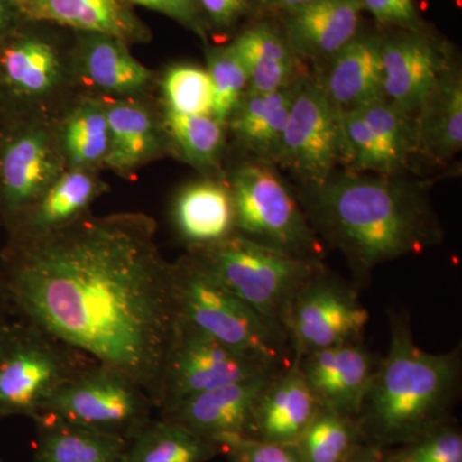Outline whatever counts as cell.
Listing matches in <instances>:
<instances>
[{
	"mask_svg": "<svg viewBox=\"0 0 462 462\" xmlns=\"http://www.w3.org/2000/svg\"><path fill=\"white\" fill-rule=\"evenodd\" d=\"M105 191L96 170L66 169L35 205L9 227L11 239H32L80 220Z\"/></svg>",
	"mask_w": 462,
	"mask_h": 462,
	"instance_id": "obj_20",
	"label": "cell"
},
{
	"mask_svg": "<svg viewBox=\"0 0 462 462\" xmlns=\"http://www.w3.org/2000/svg\"><path fill=\"white\" fill-rule=\"evenodd\" d=\"M203 16L215 29L227 30L236 25L252 7L254 0H197Z\"/></svg>",
	"mask_w": 462,
	"mask_h": 462,
	"instance_id": "obj_41",
	"label": "cell"
},
{
	"mask_svg": "<svg viewBox=\"0 0 462 462\" xmlns=\"http://www.w3.org/2000/svg\"><path fill=\"white\" fill-rule=\"evenodd\" d=\"M282 367L287 366L236 351L178 316L163 369L158 412L185 398Z\"/></svg>",
	"mask_w": 462,
	"mask_h": 462,
	"instance_id": "obj_9",
	"label": "cell"
},
{
	"mask_svg": "<svg viewBox=\"0 0 462 462\" xmlns=\"http://www.w3.org/2000/svg\"><path fill=\"white\" fill-rule=\"evenodd\" d=\"M387 449L363 443L346 462H387Z\"/></svg>",
	"mask_w": 462,
	"mask_h": 462,
	"instance_id": "obj_43",
	"label": "cell"
},
{
	"mask_svg": "<svg viewBox=\"0 0 462 462\" xmlns=\"http://www.w3.org/2000/svg\"><path fill=\"white\" fill-rule=\"evenodd\" d=\"M67 169L96 170L107 156L109 130L103 99L85 97L57 129Z\"/></svg>",
	"mask_w": 462,
	"mask_h": 462,
	"instance_id": "obj_29",
	"label": "cell"
},
{
	"mask_svg": "<svg viewBox=\"0 0 462 462\" xmlns=\"http://www.w3.org/2000/svg\"><path fill=\"white\" fill-rule=\"evenodd\" d=\"M36 446L32 462H125L129 440L72 424L48 413L32 418Z\"/></svg>",
	"mask_w": 462,
	"mask_h": 462,
	"instance_id": "obj_27",
	"label": "cell"
},
{
	"mask_svg": "<svg viewBox=\"0 0 462 462\" xmlns=\"http://www.w3.org/2000/svg\"><path fill=\"white\" fill-rule=\"evenodd\" d=\"M342 163L349 172L394 176L400 171L360 112L340 111Z\"/></svg>",
	"mask_w": 462,
	"mask_h": 462,
	"instance_id": "obj_33",
	"label": "cell"
},
{
	"mask_svg": "<svg viewBox=\"0 0 462 462\" xmlns=\"http://www.w3.org/2000/svg\"><path fill=\"white\" fill-rule=\"evenodd\" d=\"M175 229L189 249L207 247L236 233V209L229 184L191 182L173 200Z\"/></svg>",
	"mask_w": 462,
	"mask_h": 462,
	"instance_id": "obj_25",
	"label": "cell"
},
{
	"mask_svg": "<svg viewBox=\"0 0 462 462\" xmlns=\"http://www.w3.org/2000/svg\"><path fill=\"white\" fill-rule=\"evenodd\" d=\"M163 129L181 157L190 165H217L225 145V125L212 116L180 115L165 109Z\"/></svg>",
	"mask_w": 462,
	"mask_h": 462,
	"instance_id": "obj_32",
	"label": "cell"
},
{
	"mask_svg": "<svg viewBox=\"0 0 462 462\" xmlns=\"http://www.w3.org/2000/svg\"><path fill=\"white\" fill-rule=\"evenodd\" d=\"M248 78V90L273 93L303 79L300 57L287 39L272 27L258 25L240 33L231 42Z\"/></svg>",
	"mask_w": 462,
	"mask_h": 462,
	"instance_id": "obj_28",
	"label": "cell"
},
{
	"mask_svg": "<svg viewBox=\"0 0 462 462\" xmlns=\"http://www.w3.org/2000/svg\"><path fill=\"white\" fill-rule=\"evenodd\" d=\"M361 0H316L285 12V36L298 57L331 60L354 41L360 25Z\"/></svg>",
	"mask_w": 462,
	"mask_h": 462,
	"instance_id": "obj_19",
	"label": "cell"
},
{
	"mask_svg": "<svg viewBox=\"0 0 462 462\" xmlns=\"http://www.w3.org/2000/svg\"><path fill=\"white\" fill-rule=\"evenodd\" d=\"M20 18L17 0H0V42L14 32Z\"/></svg>",
	"mask_w": 462,
	"mask_h": 462,
	"instance_id": "obj_42",
	"label": "cell"
},
{
	"mask_svg": "<svg viewBox=\"0 0 462 462\" xmlns=\"http://www.w3.org/2000/svg\"><path fill=\"white\" fill-rule=\"evenodd\" d=\"M0 289H5V276H3L2 264H0Z\"/></svg>",
	"mask_w": 462,
	"mask_h": 462,
	"instance_id": "obj_46",
	"label": "cell"
},
{
	"mask_svg": "<svg viewBox=\"0 0 462 462\" xmlns=\"http://www.w3.org/2000/svg\"><path fill=\"white\" fill-rule=\"evenodd\" d=\"M369 312L358 291L327 266L305 282L282 319L294 356L364 338Z\"/></svg>",
	"mask_w": 462,
	"mask_h": 462,
	"instance_id": "obj_10",
	"label": "cell"
},
{
	"mask_svg": "<svg viewBox=\"0 0 462 462\" xmlns=\"http://www.w3.org/2000/svg\"><path fill=\"white\" fill-rule=\"evenodd\" d=\"M189 254L258 314L281 325L298 291L325 266L324 261L291 256L239 233Z\"/></svg>",
	"mask_w": 462,
	"mask_h": 462,
	"instance_id": "obj_6",
	"label": "cell"
},
{
	"mask_svg": "<svg viewBox=\"0 0 462 462\" xmlns=\"http://www.w3.org/2000/svg\"><path fill=\"white\" fill-rule=\"evenodd\" d=\"M363 443L357 418L321 406L297 447L303 462H346Z\"/></svg>",
	"mask_w": 462,
	"mask_h": 462,
	"instance_id": "obj_31",
	"label": "cell"
},
{
	"mask_svg": "<svg viewBox=\"0 0 462 462\" xmlns=\"http://www.w3.org/2000/svg\"><path fill=\"white\" fill-rule=\"evenodd\" d=\"M415 153L446 163L462 148V75L451 65L413 116Z\"/></svg>",
	"mask_w": 462,
	"mask_h": 462,
	"instance_id": "obj_22",
	"label": "cell"
},
{
	"mask_svg": "<svg viewBox=\"0 0 462 462\" xmlns=\"http://www.w3.org/2000/svg\"><path fill=\"white\" fill-rule=\"evenodd\" d=\"M69 71L60 47L47 36L14 32L0 42V94L11 102H48L65 88Z\"/></svg>",
	"mask_w": 462,
	"mask_h": 462,
	"instance_id": "obj_14",
	"label": "cell"
},
{
	"mask_svg": "<svg viewBox=\"0 0 462 462\" xmlns=\"http://www.w3.org/2000/svg\"><path fill=\"white\" fill-rule=\"evenodd\" d=\"M320 407L294 357L289 366L273 374L261 392L247 438L297 445Z\"/></svg>",
	"mask_w": 462,
	"mask_h": 462,
	"instance_id": "obj_17",
	"label": "cell"
},
{
	"mask_svg": "<svg viewBox=\"0 0 462 462\" xmlns=\"http://www.w3.org/2000/svg\"><path fill=\"white\" fill-rule=\"evenodd\" d=\"M218 447L230 462H303L297 445L236 437L221 440Z\"/></svg>",
	"mask_w": 462,
	"mask_h": 462,
	"instance_id": "obj_38",
	"label": "cell"
},
{
	"mask_svg": "<svg viewBox=\"0 0 462 462\" xmlns=\"http://www.w3.org/2000/svg\"><path fill=\"white\" fill-rule=\"evenodd\" d=\"M127 5L151 9L206 39V18L197 0H126Z\"/></svg>",
	"mask_w": 462,
	"mask_h": 462,
	"instance_id": "obj_39",
	"label": "cell"
},
{
	"mask_svg": "<svg viewBox=\"0 0 462 462\" xmlns=\"http://www.w3.org/2000/svg\"><path fill=\"white\" fill-rule=\"evenodd\" d=\"M72 71L88 87L120 98H134L153 79L151 69L130 53L127 44L103 33H83Z\"/></svg>",
	"mask_w": 462,
	"mask_h": 462,
	"instance_id": "obj_21",
	"label": "cell"
},
{
	"mask_svg": "<svg viewBox=\"0 0 462 462\" xmlns=\"http://www.w3.org/2000/svg\"><path fill=\"white\" fill-rule=\"evenodd\" d=\"M143 214L85 215L32 239H11L0 264L18 314L124 373L158 411L176 312L172 264Z\"/></svg>",
	"mask_w": 462,
	"mask_h": 462,
	"instance_id": "obj_1",
	"label": "cell"
},
{
	"mask_svg": "<svg viewBox=\"0 0 462 462\" xmlns=\"http://www.w3.org/2000/svg\"><path fill=\"white\" fill-rule=\"evenodd\" d=\"M220 447L178 422L152 419L129 440L125 462H207Z\"/></svg>",
	"mask_w": 462,
	"mask_h": 462,
	"instance_id": "obj_30",
	"label": "cell"
},
{
	"mask_svg": "<svg viewBox=\"0 0 462 462\" xmlns=\"http://www.w3.org/2000/svg\"><path fill=\"white\" fill-rule=\"evenodd\" d=\"M171 264L179 318L242 354L279 366L293 363L287 331L279 322L258 314L193 254Z\"/></svg>",
	"mask_w": 462,
	"mask_h": 462,
	"instance_id": "obj_4",
	"label": "cell"
},
{
	"mask_svg": "<svg viewBox=\"0 0 462 462\" xmlns=\"http://www.w3.org/2000/svg\"><path fill=\"white\" fill-rule=\"evenodd\" d=\"M14 315V307L9 300L7 291H5V289H0V330Z\"/></svg>",
	"mask_w": 462,
	"mask_h": 462,
	"instance_id": "obj_45",
	"label": "cell"
},
{
	"mask_svg": "<svg viewBox=\"0 0 462 462\" xmlns=\"http://www.w3.org/2000/svg\"><path fill=\"white\" fill-rule=\"evenodd\" d=\"M278 163L315 189L342 163L340 111L320 83L303 79L289 111Z\"/></svg>",
	"mask_w": 462,
	"mask_h": 462,
	"instance_id": "obj_11",
	"label": "cell"
},
{
	"mask_svg": "<svg viewBox=\"0 0 462 462\" xmlns=\"http://www.w3.org/2000/svg\"><path fill=\"white\" fill-rule=\"evenodd\" d=\"M236 233L305 260L324 261V243L300 203L267 166L245 163L229 184Z\"/></svg>",
	"mask_w": 462,
	"mask_h": 462,
	"instance_id": "obj_7",
	"label": "cell"
},
{
	"mask_svg": "<svg viewBox=\"0 0 462 462\" xmlns=\"http://www.w3.org/2000/svg\"><path fill=\"white\" fill-rule=\"evenodd\" d=\"M279 370L185 398L160 411V418L178 422L216 445L227 438H247L258 397Z\"/></svg>",
	"mask_w": 462,
	"mask_h": 462,
	"instance_id": "obj_15",
	"label": "cell"
},
{
	"mask_svg": "<svg viewBox=\"0 0 462 462\" xmlns=\"http://www.w3.org/2000/svg\"><path fill=\"white\" fill-rule=\"evenodd\" d=\"M261 2H263L264 7L289 12L310 5V3H314L316 0H261Z\"/></svg>",
	"mask_w": 462,
	"mask_h": 462,
	"instance_id": "obj_44",
	"label": "cell"
},
{
	"mask_svg": "<svg viewBox=\"0 0 462 462\" xmlns=\"http://www.w3.org/2000/svg\"><path fill=\"white\" fill-rule=\"evenodd\" d=\"M305 208L316 234L346 257L357 291L379 264L420 254L442 239L425 190L394 176L333 175L306 189Z\"/></svg>",
	"mask_w": 462,
	"mask_h": 462,
	"instance_id": "obj_2",
	"label": "cell"
},
{
	"mask_svg": "<svg viewBox=\"0 0 462 462\" xmlns=\"http://www.w3.org/2000/svg\"><path fill=\"white\" fill-rule=\"evenodd\" d=\"M207 71L214 89L212 116L226 125L243 94L248 90V78L242 60L230 45L207 51Z\"/></svg>",
	"mask_w": 462,
	"mask_h": 462,
	"instance_id": "obj_35",
	"label": "cell"
},
{
	"mask_svg": "<svg viewBox=\"0 0 462 462\" xmlns=\"http://www.w3.org/2000/svg\"><path fill=\"white\" fill-rule=\"evenodd\" d=\"M109 130L107 156L103 166L129 176L162 152L163 125L133 98L103 99Z\"/></svg>",
	"mask_w": 462,
	"mask_h": 462,
	"instance_id": "obj_24",
	"label": "cell"
},
{
	"mask_svg": "<svg viewBox=\"0 0 462 462\" xmlns=\"http://www.w3.org/2000/svg\"><path fill=\"white\" fill-rule=\"evenodd\" d=\"M162 93L167 111L180 115L212 116L214 89L208 71L202 67H170L162 79Z\"/></svg>",
	"mask_w": 462,
	"mask_h": 462,
	"instance_id": "obj_34",
	"label": "cell"
},
{
	"mask_svg": "<svg viewBox=\"0 0 462 462\" xmlns=\"http://www.w3.org/2000/svg\"><path fill=\"white\" fill-rule=\"evenodd\" d=\"M302 80L273 93L245 91L227 120L240 144L261 160L278 163L289 111Z\"/></svg>",
	"mask_w": 462,
	"mask_h": 462,
	"instance_id": "obj_26",
	"label": "cell"
},
{
	"mask_svg": "<svg viewBox=\"0 0 462 462\" xmlns=\"http://www.w3.org/2000/svg\"><path fill=\"white\" fill-rule=\"evenodd\" d=\"M294 357L320 406L357 418L380 361L363 339Z\"/></svg>",
	"mask_w": 462,
	"mask_h": 462,
	"instance_id": "obj_13",
	"label": "cell"
},
{
	"mask_svg": "<svg viewBox=\"0 0 462 462\" xmlns=\"http://www.w3.org/2000/svg\"><path fill=\"white\" fill-rule=\"evenodd\" d=\"M96 363L14 310L0 330V419L33 418L66 383Z\"/></svg>",
	"mask_w": 462,
	"mask_h": 462,
	"instance_id": "obj_5",
	"label": "cell"
},
{
	"mask_svg": "<svg viewBox=\"0 0 462 462\" xmlns=\"http://www.w3.org/2000/svg\"><path fill=\"white\" fill-rule=\"evenodd\" d=\"M372 127L398 169L406 166L415 153V127L411 116L404 114L387 99L382 98L356 109Z\"/></svg>",
	"mask_w": 462,
	"mask_h": 462,
	"instance_id": "obj_36",
	"label": "cell"
},
{
	"mask_svg": "<svg viewBox=\"0 0 462 462\" xmlns=\"http://www.w3.org/2000/svg\"><path fill=\"white\" fill-rule=\"evenodd\" d=\"M391 343L365 394L357 420L364 442L392 448L454 419L462 354H430L415 343L407 312L389 311Z\"/></svg>",
	"mask_w": 462,
	"mask_h": 462,
	"instance_id": "obj_3",
	"label": "cell"
},
{
	"mask_svg": "<svg viewBox=\"0 0 462 462\" xmlns=\"http://www.w3.org/2000/svg\"><path fill=\"white\" fill-rule=\"evenodd\" d=\"M382 45L375 36H356L331 58L324 81L319 83L339 111H354L384 98Z\"/></svg>",
	"mask_w": 462,
	"mask_h": 462,
	"instance_id": "obj_23",
	"label": "cell"
},
{
	"mask_svg": "<svg viewBox=\"0 0 462 462\" xmlns=\"http://www.w3.org/2000/svg\"><path fill=\"white\" fill-rule=\"evenodd\" d=\"M23 20L50 23L83 33L114 36L125 44L151 39L126 0H17Z\"/></svg>",
	"mask_w": 462,
	"mask_h": 462,
	"instance_id": "obj_18",
	"label": "cell"
},
{
	"mask_svg": "<svg viewBox=\"0 0 462 462\" xmlns=\"http://www.w3.org/2000/svg\"><path fill=\"white\" fill-rule=\"evenodd\" d=\"M387 462H462V431L456 419L387 449Z\"/></svg>",
	"mask_w": 462,
	"mask_h": 462,
	"instance_id": "obj_37",
	"label": "cell"
},
{
	"mask_svg": "<svg viewBox=\"0 0 462 462\" xmlns=\"http://www.w3.org/2000/svg\"><path fill=\"white\" fill-rule=\"evenodd\" d=\"M451 65L447 51L419 32L383 41V97L413 118Z\"/></svg>",
	"mask_w": 462,
	"mask_h": 462,
	"instance_id": "obj_16",
	"label": "cell"
},
{
	"mask_svg": "<svg viewBox=\"0 0 462 462\" xmlns=\"http://www.w3.org/2000/svg\"><path fill=\"white\" fill-rule=\"evenodd\" d=\"M364 9L372 14L380 25L400 26L419 32L420 17L413 0H361Z\"/></svg>",
	"mask_w": 462,
	"mask_h": 462,
	"instance_id": "obj_40",
	"label": "cell"
},
{
	"mask_svg": "<svg viewBox=\"0 0 462 462\" xmlns=\"http://www.w3.org/2000/svg\"><path fill=\"white\" fill-rule=\"evenodd\" d=\"M153 410L156 407L138 383L96 363L66 383L36 415L48 413L130 440L152 420Z\"/></svg>",
	"mask_w": 462,
	"mask_h": 462,
	"instance_id": "obj_8",
	"label": "cell"
},
{
	"mask_svg": "<svg viewBox=\"0 0 462 462\" xmlns=\"http://www.w3.org/2000/svg\"><path fill=\"white\" fill-rule=\"evenodd\" d=\"M67 169L57 130L21 125L0 145V217L11 227Z\"/></svg>",
	"mask_w": 462,
	"mask_h": 462,
	"instance_id": "obj_12",
	"label": "cell"
}]
</instances>
